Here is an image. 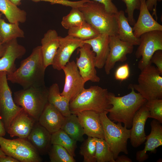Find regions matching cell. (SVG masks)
I'll use <instances>...</instances> for the list:
<instances>
[{
	"label": "cell",
	"instance_id": "obj_28",
	"mask_svg": "<svg viewBox=\"0 0 162 162\" xmlns=\"http://www.w3.org/2000/svg\"><path fill=\"white\" fill-rule=\"evenodd\" d=\"M61 129L76 141L82 142L84 140V130L76 115L71 114L68 116L65 117Z\"/></svg>",
	"mask_w": 162,
	"mask_h": 162
},
{
	"label": "cell",
	"instance_id": "obj_47",
	"mask_svg": "<svg viewBox=\"0 0 162 162\" xmlns=\"http://www.w3.org/2000/svg\"><path fill=\"white\" fill-rule=\"evenodd\" d=\"M17 6L20 5L21 3V0H9Z\"/></svg>",
	"mask_w": 162,
	"mask_h": 162
},
{
	"label": "cell",
	"instance_id": "obj_27",
	"mask_svg": "<svg viewBox=\"0 0 162 162\" xmlns=\"http://www.w3.org/2000/svg\"><path fill=\"white\" fill-rule=\"evenodd\" d=\"M0 11L10 23H24L26 20V11L9 0H0Z\"/></svg>",
	"mask_w": 162,
	"mask_h": 162
},
{
	"label": "cell",
	"instance_id": "obj_7",
	"mask_svg": "<svg viewBox=\"0 0 162 162\" xmlns=\"http://www.w3.org/2000/svg\"><path fill=\"white\" fill-rule=\"evenodd\" d=\"M141 71L138 83L130 85L147 100L161 99L162 76L157 68L150 64Z\"/></svg>",
	"mask_w": 162,
	"mask_h": 162
},
{
	"label": "cell",
	"instance_id": "obj_4",
	"mask_svg": "<svg viewBox=\"0 0 162 162\" xmlns=\"http://www.w3.org/2000/svg\"><path fill=\"white\" fill-rule=\"evenodd\" d=\"M109 93L107 89L98 86L84 88L70 101L69 107L71 114H76L85 110H93L99 113L108 112L112 106L108 98Z\"/></svg>",
	"mask_w": 162,
	"mask_h": 162
},
{
	"label": "cell",
	"instance_id": "obj_38",
	"mask_svg": "<svg viewBox=\"0 0 162 162\" xmlns=\"http://www.w3.org/2000/svg\"><path fill=\"white\" fill-rule=\"evenodd\" d=\"M130 70L128 64L125 63L119 67L115 73L116 80L123 81L127 79L129 76Z\"/></svg>",
	"mask_w": 162,
	"mask_h": 162
},
{
	"label": "cell",
	"instance_id": "obj_43",
	"mask_svg": "<svg viewBox=\"0 0 162 162\" xmlns=\"http://www.w3.org/2000/svg\"><path fill=\"white\" fill-rule=\"evenodd\" d=\"M115 162H132V160L124 155L118 156L115 160Z\"/></svg>",
	"mask_w": 162,
	"mask_h": 162
},
{
	"label": "cell",
	"instance_id": "obj_16",
	"mask_svg": "<svg viewBox=\"0 0 162 162\" xmlns=\"http://www.w3.org/2000/svg\"><path fill=\"white\" fill-rule=\"evenodd\" d=\"M5 44L6 51L0 58V72L5 71L8 75L16 70L15 64L16 59L22 58L26 51L24 46L18 43L17 39H13Z\"/></svg>",
	"mask_w": 162,
	"mask_h": 162
},
{
	"label": "cell",
	"instance_id": "obj_41",
	"mask_svg": "<svg viewBox=\"0 0 162 162\" xmlns=\"http://www.w3.org/2000/svg\"><path fill=\"white\" fill-rule=\"evenodd\" d=\"M157 0H146V3L149 10H153V15H157Z\"/></svg>",
	"mask_w": 162,
	"mask_h": 162
},
{
	"label": "cell",
	"instance_id": "obj_45",
	"mask_svg": "<svg viewBox=\"0 0 162 162\" xmlns=\"http://www.w3.org/2000/svg\"><path fill=\"white\" fill-rule=\"evenodd\" d=\"M6 50L5 44H3L0 41V58L4 55Z\"/></svg>",
	"mask_w": 162,
	"mask_h": 162
},
{
	"label": "cell",
	"instance_id": "obj_30",
	"mask_svg": "<svg viewBox=\"0 0 162 162\" xmlns=\"http://www.w3.org/2000/svg\"><path fill=\"white\" fill-rule=\"evenodd\" d=\"M76 142L77 141L61 129L51 134V144L58 145L63 147L74 158L75 156Z\"/></svg>",
	"mask_w": 162,
	"mask_h": 162
},
{
	"label": "cell",
	"instance_id": "obj_17",
	"mask_svg": "<svg viewBox=\"0 0 162 162\" xmlns=\"http://www.w3.org/2000/svg\"><path fill=\"white\" fill-rule=\"evenodd\" d=\"M149 116V111L144 104L136 112L133 117L130 139L131 145L134 148L140 146L146 140L145 126Z\"/></svg>",
	"mask_w": 162,
	"mask_h": 162
},
{
	"label": "cell",
	"instance_id": "obj_14",
	"mask_svg": "<svg viewBox=\"0 0 162 162\" xmlns=\"http://www.w3.org/2000/svg\"><path fill=\"white\" fill-rule=\"evenodd\" d=\"M59 46L52 65L54 69L58 70H62L74 51L84 44L83 41L69 35L64 37L59 36Z\"/></svg>",
	"mask_w": 162,
	"mask_h": 162
},
{
	"label": "cell",
	"instance_id": "obj_49",
	"mask_svg": "<svg viewBox=\"0 0 162 162\" xmlns=\"http://www.w3.org/2000/svg\"><path fill=\"white\" fill-rule=\"evenodd\" d=\"M2 14H0V19H1V17ZM0 41L2 42V39L1 37L0 36Z\"/></svg>",
	"mask_w": 162,
	"mask_h": 162
},
{
	"label": "cell",
	"instance_id": "obj_48",
	"mask_svg": "<svg viewBox=\"0 0 162 162\" xmlns=\"http://www.w3.org/2000/svg\"><path fill=\"white\" fill-rule=\"evenodd\" d=\"M6 155L4 152L2 150L0 147V157H4Z\"/></svg>",
	"mask_w": 162,
	"mask_h": 162
},
{
	"label": "cell",
	"instance_id": "obj_46",
	"mask_svg": "<svg viewBox=\"0 0 162 162\" xmlns=\"http://www.w3.org/2000/svg\"><path fill=\"white\" fill-rule=\"evenodd\" d=\"M33 2H38L40 1H44L50 3L52 4H58L59 3V0H31Z\"/></svg>",
	"mask_w": 162,
	"mask_h": 162
},
{
	"label": "cell",
	"instance_id": "obj_33",
	"mask_svg": "<svg viewBox=\"0 0 162 162\" xmlns=\"http://www.w3.org/2000/svg\"><path fill=\"white\" fill-rule=\"evenodd\" d=\"M96 148L95 158L97 162H115L112 152L104 139L95 137Z\"/></svg>",
	"mask_w": 162,
	"mask_h": 162
},
{
	"label": "cell",
	"instance_id": "obj_6",
	"mask_svg": "<svg viewBox=\"0 0 162 162\" xmlns=\"http://www.w3.org/2000/svg\"><path fill=\"white\" fill-rule=\"evenodd\" d=\"M107 111L100 113L103 128L104 140L107 142L115 160L120 152L128 154L127 142L130 139L131 129L122 125V123L116 124L107 116Z\"/></svg>",
	"mask_w": 162,
	"mask_h": 162
},
{
	"label": "cell",
	"instance_id": "obj_11",
	"mask_svg": "<svg viewBox=\"0 0 162 162\" xmlns=\"http://www.w3.org/2000/svg\"><path fill=\"white\" fill-rule=\"evenodd\" d=\"M78 51L80 55L76 58V63L83 80L86 82L88 81L99 82L100 79L97 75L95 69V54L91 46L84 43L79 47Z\"/></svg>",
	"mask_w": 162,
	"mask_h": 162
},
{
	"label": "cell",
	"instance_id": "obj_9",
	"mask_svg": "<svg viewBox=\"0 0 162 162\" xmlns=\"http://www.w3.org/2000/svg\"><path fill=\"white\" fill-rule=\"evenodd\" d=\"M8 80L6 72L0 71V118L6 132L13 120L23 110L14 102Z\"/></svg>",
	"mask_w": 162,
	"mask_h": 162
},
{
	"label": "cell",
	"instance_id": "obj_24",
	"mask_svg": "<svg viewBox=\"0 0 162 162\" xmlns=\"http://www.w3.org/2000/svg\"><path fill=\"white\" fill-rule=\"evenodd\" d=\"M38 122L35 123L27 138L39 153L44 154L50 147L52 134Z\"/></svg>",
	"mask_w": 162,
	"mask_h": 162
},
{
	"label": "cell",
	"instance_id": "obj_42",
	"mask_svg": "<svg viewBox=\"0 0 162 162\" xmlns=\"http://www.w3.org/2000/svg\"><path fill=\"white\" fill-rule=\"evenodd\" d=\"M5 155L4 156L0 157V162H19V161L15 158L12 157Z\"/></svg>",
	"mask_w": 162,
	"mask_h": 162
},
{
	"label": "cell",
	"instance_id": "obj_26",
	"mask_svg": "<svg viewBox=\"0 0 162 162\" xmlns=\"http://www.w3.org/2000/svg\"><path fill=\"white\" fill-rule=\"evenodd\" d=\"M48 102L53 105L65 117L70 116V100L60 94L58 84L55 83L48 89Z\"/></svg>",
	"mask_w": 162,
	"mask_h": 162
},
{
	"label": "cell",
	"instance_id": "obj_29",
	"mask_svg": "<svg viewBox=\"0 0 162 162\" xmlns=\"http://www.w3.org/2000/svg\"><path fill=\"white\" fill-rule=\"evenodd\" d=\"M0 35L2 42L6 44L12 40L24 37V33L19 27V23H8L0 19Z\"/></svg>",
	"mask_w": 162,
	"mask_h": 162
},
{
	"label": "cell",
	"instance_id": "obj_13",
	"mask_svg": "<svg viewBox=\"0 0 162 162\" xmlns=\"http://www.w3.org/2000/svg\"><path fill=\"white\" fill-rule=\"evenodd\" d=\"M110 51L104 67L107 75L110 71L117 62H123L127 59V55L133 51L134 46L121 40L118 35L109 36Z\"/></svg>",
	"mask_w": 162,
	"mask_h": 162
},
{
	"label": "cell",
	"instance_id": "obj_20",
	"mask_svg": "<svg viewBox=\"0 0 162 162\" xmlns=\"http://www.w3.org/2000/svg\"><path fill=\"white\" fill-rule=\"evenodd\" d=\"M36 121L23 109L13 120L7 132L11 137L27 138Z\"/></svg>",
	"mask_w": 162,
	"mask_h": 162
},
{
	"label": "cell",
	"instance_id": "obj_5",
	"mask_svg": "<svg viewBox=\"0 0 162 162\" xmlns=\"http://www.w3.org/2000/svg\"><path fill=\"white\" fill-rule=\"evenodd\" d=\"M48 94L45 86L32 87L15 92L14 100L37 122L48 102Z\"/></svg>",
	"mask_w": 162,
	"mask_h": 162
},
{
	"label": "cell",
	"instance_id": "obj_10",
	"mask_svg": "<svg viewBox=\"0 0 162 162\" xmlns=\"http://www.w3.org/2000/svg\"><path fill=\"white\" fill-rule=\"evenodd\" d=\"M140 39L135 56L137 58L141 57L138 64V67L141 70L152 64L151 59L156 51L162 50V31L146 32L140 36Z\"/></svg>",
	"mask_w": 162,
	"mask_h": 162
},
{
	"label": "cell",
	"instance_id": "obj_39",
	"mask_svg": "<svg viewBox=\"0 0 162 162\" xmlns=\"http://www.w3.org/2000/svg\"><path fill=\"white\" fill-rule=\"evenodd\" d=\"M150 62L155 64L157 68L162 74V50L156 51L152 56Z\"/></svg>",
	"mask_w": 162,
	"mask_h": 162
},
{
	"label": "cell",
	"instance_id": "obj_44",
	"mask_svg": "<svg viewBox=\"0 0 162 162\" xmlns=\"http://www.w3.org/2000/svg\"><path fill=\"white\" fill-rule=\"evenodd\" d=\"M6 132L4 124L0 118V137L4 136L5 135Z\"/></svg>",
	"mask_w": 162,
	"mask_h": 162
},
{
	"label": "cell",
	"instance_id": "obj_8",
	"mask_svg": "<svg viewBox=\"0 0 162 162\" xmlns=\"http://www.w3.org/2000/svg\"><path fill=\"white\" fill-rule=\"evenodd\" d=\"M0 148L6 155L21 162H40L39 153L32 144L24 139L10 140L0 137Z\"/></svg>",
	"mask_w": 162,
	"mask_h": 162
},
{
	"label": "cell",
	"instance_id": "obj_36",
	"mask_svg": "<svg viewBox=\"0 0 162 162\" xmlns=\"http://www.w3.org/2000/svg\"><path fill=\"white\" fill-rule=\"evenodd\" d=\"M152 118L162 123V99H155L147 100L145 104Z\"/></svg>",
	"mask_w": 162,
	"mask_h": 162
},
{
	"label": "cell",
	"instance_id": "obj_18",
	"mask_svg": "<svg viewBox=\"0 0 162 162\" xmlns=\"http://www.w3.org/2000/svg\"><path fill=\"white\" fill-rule=\"evenodd\" d=\"M146 0H140L141 5L138 20L133 28L134 34L140 38L143 34L154 31H162V26L155 20L146 3Z\"/></svg>",
	"mask_w": 162,
	"mask_h": 162
},
{
	"label": "cell",
	"instance_id": "obj_3",
	"mask_svg": "<svg viewBox=\"0 0 162 162\" xmlns=\"http://www.w3.org/2000/svg\"><path fill=\"white\" fill-rule=\"evenodd\" d=\"M78 8L83 13L86 22L100 34L117 35L118 25L116 14L108 12L103 4L90 0Z\"/></svg>",
	"mask_w": 162,
	"mask_h": 162
},
{
	"label": "cell",
	"instance_id": "obj_37",
	"mask_svg": "<svg viewBox=\"0 0 162 162\" xmlns=\"http://www.w3.org/2000/svg\"><path fill=\"white\" fill-rule=\"evenodd\" d=\"M125 4V12L128 14L127 19L130 25L134 26L136 21L134 14L135 10H139L140 7V0H122Z\"/></svg>",
	"mask_w": 162,
	"mask_h": 162
},
{
	"label": "cell",
	"instance_id": "obj_1",
	"mask_svg": "<svg viewBox=\"0 0 162 162\" xmlns=\"http://www.w3.org/2000/svg\"><path fill=\"white\" fill-rule=\"evenodd\" d=\"M45 68L41 46L34 48L31 54L21 61L19 67L7 75L8 80L23 88L45 86Z\"/></svg>",
	"mask_w": 162,
	"mask_h": 162
},
{
	"label": "cell",
	"instance_id": "obj_35",
	"mask_svg": "<svg viewBox=\"0 0 162 162\" xmlns=\"http://www.w3.org/2000/svg\"><path fill=\"white\" fill-rule=\"evenodd\" d=\"M83 141L80 148V153L83 157L84 162H96L95 155L96 142L95 137L88 136Z\"/></svg>",
	"mask_w": 162,
	"mask_h": 162
},
{
	"label": "cell",
	"instance_id": "obj_23",
	"mask_svg": "<svg viewBox=\"0 0 162 162\" xmlns=\"http://www.w3.org/2000/svg\"><path fill=\"white\" fill-rule=\"evenodd\" d=\"M89 44L95 54L96 68L101 69L104 66L110 51L109 36L100 34L92 39L83 41Z\"/></svg>",
	"mask_w": 162,
	"mask_h": 162
},
{
	"label": "cell",
	"instance_id": "obj_34",
	"mask_svg": "<svg viewBox=\"0 0 162 162\" xmlns=\"http://www.w3.org/2000/svg\"><path fill=\"white\" fill-rule=\"evenodd\" d=\"M51 162H75L76 160L63 147L52 145L48 152Z\"/></svg>",
	"mask_w": 162,
	"mask_h": 162
},
{
	"label": "cell",
	"instance_id": "obj_2",
	"mask_svg": "<svg viewBox=\"0 0 162 162\" xmlns=\"http://www.w3.org/2000/svg\"><path fill=\"white\" fill-rule=\"evenodd\" d=\"M131 92L122 97L109 92L108 98L112 107L108 110V118L114 122L123 123L127 128L131 127L133 117L138 110L147 101L130 85Z\"/></svg>",
	"mask_w": 162,
	"mask_h": 162
},
{
	"label": "cell",
	"instance_id": "obj_19",
	"mask_svg": "<svg viewBox=\"0 0 162 162\" xmlns=\"http://www.w3.org/2000/svg\"><path fill=\"white\" fill-rule=\"evenodd\" d=\"M161 123L154 119L151 122V131L146 136V141L144 149L137 152L136 159L139 162H143L148 158V151L154 152L156 148L162 145V126Z\"/></svg>",
	"mask_w": 162,
	"mask_h": 162
},
{
	"label": "cell",
	"instance_id": "obj_50",
	"mask_svg": "<svg viewBox=\"0 0 162 162\" xmlns=\"http://www.w3.org/2000/svg\"><path fill=\"white\" fill-rule=\"evenodd\" d=\"M161 1H162V0H157V1H158V2H160Z\"/></svg>",
	"mask_w": 162,
	"mask_h": 162
},
{
	"label": "cell",
	"instance_id": "obj_21",
	"mask_svg": "<svg viewBox=\"0 0 162 162\" xmlns=\"http://www.w3.org/2000/svg\"><path fill=\"white\" fill-rule=\"evenodd\" d=\"M64 118L65 116L58 109L48 102L38 122L52 134L61 128Z\"/></svg>",
	"mask_w": 162,
	"mask_h": 162
},
{
	"label": "cell",
	"instance_id": "obj_31",
	"mask_svg": "<svg viewBox=\"0 0 162 162\" xmlns=\"http://www.w3.org/2000/svg\"><path fill=\"white\" fill-rule=\"evenodd\" d=\"M100 34L86 22L81 25L68 30V35L84 41L93 39Z\"/></svg>",
	"mask_w": 162,
	"mask_h": 162
},
{
	"label": "cell",
	"instance_id": "obj_15",
	"mask_svg": "<svg viewBox=\"0 0 162 162\" xmlns=\"http://www.w3.org/2000/svg\"><path fill=\"white\" fill-rule=\"evenodd\" d=\"M84 134L88 136L104 139L100 113L93 110H85L76 114Z\"/></svg>",
	"mask_w": 162,
	"mask_h": 162
},
{
	"label": "cell",
	"instance_id": "obj_12",
	"mask_svg": "<svg viewBox=\"0 0 162 162\" xmlns=\"http://www.w3.org/2000/svg\"><path fill=\"white\" fill-rule=\"evenodd\" d=\"M62 70L64 73L65 80L60 94L68 98L70 101L85 88L86 82L80 75L75 61L69 62Z\"/></svg>",
	"mask_w": 162,
	"mask_h": 162
},
{
	"label": "cell",
	"instance_id": "obj_40",
	"mask_svg": "<svg viewBox=\"0 0 162 162\" xmlns=\"http://www.w3.org/2000/svg\"><path fill=\"white\" fill-rule=\"evenodd\" d=\"M103 4L106 10L109 12L116 14L118 11V10L113 3V0H91Z\"/></svg>",
	"mask_w": 162,
	"mask_h": 162
},
{
	"label": "cell",
	"instance_id": "obj_25",
	"mask_svg": "<svg viewBox=\"0 0 162 162\" xmlns=\"http://www.w3.org/2000/svg\"><path fill=\"white\" fill-rule=\"evenodd\" d=\"M118 25V36L122 41L128 42L133 45H139L140 38L134 35L132 28L124 11H118L116 14Z\"/></svg>",
	"mask_w": 162,
	"mask_h": 162
},
{
	"label": "cell",
	"instance_id": "obj_22",
	"mask_svg": "<svg viewBox=\"0 0 162 162\" xmlns=\"http://www.w3.org/2000/svg\"><path fill=\"white\" fill-rule=\"evenodd\" d=\"M44 65L46 68L52 65L59 45V36L55 30L50 29L44 35L41 41Z\"/></svg>",
	"mask_w": 162,
	"mask_h": 162
},
{
	"label": "cell",
	"instance_id": "obj_32",
	"mask_svg": "<svg viewBox=\"0 0 162 162\" xmlns=\"http://www.w3.org/2000/svg\"><path fill=\"white\" fill-rule=\"evenodd\" d=\"M86 22L84 16L78 8H72L69 13L64 16L61 24L62 26L67 29L80 26Z\"/></svg>",
	"mask_w": 162,
	"mask_h": 162
}]
</instances>
